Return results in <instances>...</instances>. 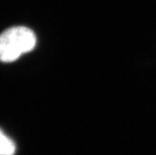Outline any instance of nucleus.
Segmentation results:
<instances>
[{"label":"nucleus","mask_w":156,"mask_h":155,"mask_svg":"<svg viewBox=\"0 0 156 155\" xmlns=\"http://www.w3.org/2000/svg\"><path fill=\"white\" fill-rule=\"evenodd\" d=\"M15 144L0 130V155H14Z\"/></svg>","instance_id":"nucleus-2"},{"label":"nucleus","mask_w":156,"mask_h":155,"mask_svg":"<svg viewBox=\"0 0 156 155\" xmlns=\"http://www.w3.org/2000/svg\"><path fill=\"white\" fill-rule=\"evenodd\" d=\"M37 42L34 33L29 28L15 26L0 35V61L11 63L22 54L32 51Z\"/></svg>","instance_id":"nucleus-1"}]
</instances>
